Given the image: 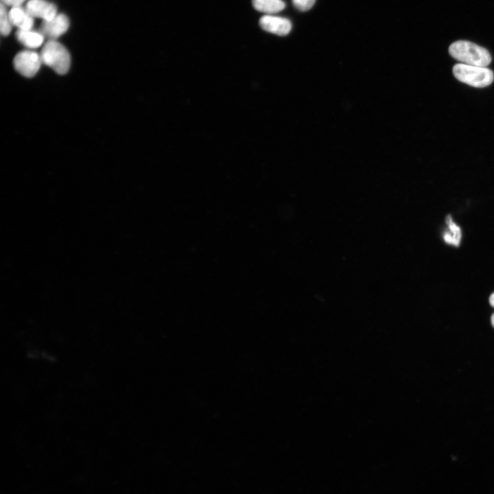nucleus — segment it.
<instances>
[{
	"label": "nucleus",
	"instance_id": "nucleus-1",
	"mask_svg": "<svg viewBox=\"0 0 494 494\" xmlns=\"http://www.w3.org/2000/svg\"><path fill=\"white\" fill-rule=\"evenodd\" d=\"M449 54L462 64L486 67L491 62L489 52L467 40H457L449 47Z\"/></svg>",
	"mask_w": 494,
	"mask_h": 494
},
{
	"label": "nucleus",
	"instance_id": "nucleus-2",
	"mask_svg": "<svg viewBox=\"0 0 494 494\" xmlns=\"http://www.w3.org/2000/svg\"><path fill=\"white\" fill-rule=\"evenodd\" d=\"M40 56L42 63L58 74H65L69 69L70 54L66 47L56 40H49L44 45Z\"/></svg>",
	"mask_w": 494,
	"mask_h": 494
},
{
	"label": "nucleus",
	"instance_id": "nucleus-3",
	"mask_svg": "<svg viewBox=\"0 0 494 494\" xmlns=\"http://www.w3.org/2000/svg\"><path fill=\"white\" fill-rule=\"evenodd\" d=\"M452 71L457 80L477 88L490 85L494 79L493 72L485 67L458 63L454 66Z\"/></svg>",
	"mask_w": 494,
	"mask_h": 494
},
{
	"label": "nucleus",
	"instance_id": "nucleus-4",
	"mask_svg": "<svg viewBox=\"0 0 494 494\" xmlns=\"http://www.w3.org/2000/svg\"><path fill=\"white\" fill-rule=\"evenodd\" d=\"M14 67L16 71L25 77L34 76L42 64L40 54L32 50L18 53L14 58Z\"/></svg>",
	"mask_w": 494,
	"mask_h": 494
},
{
	"label": "nucleus",
	"instance_id": "nucleus-5",
	"mask_svg": "<svg viewBox=\"0 0 494 494\" xmlns=\"http://www.w3.org/2000/svg\"><path fill=\"white\" fill-rule=\"evenodd\" d=\"M69 27V18L64 14H57L51 20L42 23L40 32L49 40H56L64 34Z\"/></svg>",
	"mask_w": 494,
	"mask_h": 494
},
{
	"label": "nucleus",
	"instance_id": "nucleus-6",
	"mask_svg": "<svg viewBox=\"0 0 494 494\" xmlns=\"http://www.w3.org/2000/svg\"><path fill=\"white\" fill-rule=\"evenodd\" d=\"M25 8L32 16L43 21L51 20L58 14L56 5L47 0H29Z\"/></svg>",
	"mask_w": 494,
	"mask_h": 494
},
{
	"label": "nucleus",
	"instance_id": "nucleus-7",
	"mask_svg": "<svg viewBox=\"0 0 494 494\" xmlns=\"http://www.w3.org/2000/svg\"><path fill=\"white\" fill-rule=\"evenodd\" d=\"M259 25L266 32L285 36L291 30L292 24L290 20L286 18L266 14L259 19Z\"/></svg>",
	"mask_w": 494,
	"mask_h": 494
},
{
	"label": "nucleus",
	"instance_id": "nucleus-8",
	"mask_svg": "<svg viewBox=\"0 0 494 494\" xmlns=\"http://www.w3.org/2000/svg\"><path fill=\"white\" fill-rule=\"evenodd\" d=\"M9 12V16L12 25L18 27L19 30H27L33 27L34 20L25 8L21 6L12 7Z\"/></svg>",
	"mask_w": 494,
	"mask_h": 494
},
{
	"label": "nucleus",
	"instance_id": "nucleus-9",
	"mask_svg": "<svg viewBox=\"0 0 494 494\" xmlns=\"http://www.w3.org/2000/svg\"><path fill=\"white\" fill-rule=\"evenodd\" d=\"M16 36L19 43L29 49L39 47L44 41V35L40 32L32 29L27 30H18Z\"/></svg>",
	"mask_w": 494,
	"mask_h": 494
},
{
	"label": "nucleus",
	"instance_id": "nucleus-10",
	"mask_svg": "<svg viewBox=\"0 0 494 494\" xmlns=\"http://www.w3.org/2000/svg\"><path fill=\"white\" fill-rule=\"evenodd\" d=\"M252 3L255 10L268 14L281 11L285 6L281 0H252Z\"/></svg>",
	"mask_w": 494,
	"mask_h": 494
},
{
	"label": "nucleus",
	"instance_id": "nucleus-11",
	"mask_svg": "<svg viewBox=\"0 0 494 494\" xmlns=\"http://www.w3.org/2000/svg\"><path fill=\"white\" fill-rule=\"evenodd\" d=\"M446 223L448 226L449 231L445 232L443 235L445 242L456 246H459L461 239L460 228L454 222L450 215L446 217Z\"/></svg>",
	"mask_w": 494,
	"mask_h": 494
},
{
	"label": "nucleus",
	"instance_id": "nucleus-12",
	"mask_svg": "<svg viewBox=\"0 0 494 494\" xmlns=\"http://www.w3.org/2000/svg\"><path fill=\"white\" fill-rule=\"evenodd\" d=\"M12 23L9 16V12L3 3H1L0 8V31L3 36H7L12 30Z\"/></svg>",
	"mask_w": 494,
	"mask_h": 494
},
{
	"label": "nucleus",
	"instance_id": "nucleus-13",
	"mask_svg": "<svg viewBox=\"0 0 494 494\" xmlns=\"http://www.w3.org/2000/svg\"><path fill=\"white\" fill-rule=\"evenodd\" d=\"M316 0H292L294 6L301 11L309 10L314 4Z\"/></svg>",
	"mask_w": 494,
	"mask_h": 494
},
{
	"label": "nucleus",
	"instance_id": "nucleus-14",
	"mask_svg": "<svg viewBox=\"0 0 494 494\" xmlns=\"http://www.w3.org/2000/svg\"><path fill=\"white\" fill-rule=\"evenodd\" d=\"M26 0H1V3L5 5L11 7L21 6Z\"/></svg>",
	"mask_w": 494,
	"mask_h": 494
},
{
	"label": "nucleus",
	"instance_id": "nucleus-15",
	"mask_svg": "<svg viewBox=\"0 0 494 494\" xmlns=\"http://www.w3.org/2000/svg\"><path fill=\"white\" fill-rule=\"evenodd\" d=\"M489 303L492 307H494V292L491 294L489 297Z\"/></svg>",
	"mask_w": 494,
	"mask_h": 494
},
{
	"label": "nucleus",
	"instance_id": "nucleus-16",
	"mask_svg": "<svg viewBox=\"0 0 494 494\" xmlns=\"http://www.w3.org/2000/svg\"><path fill=\"white\" fill-rule=\"evenodd\" d=\"M491 322L492 326L494 327V314H493L491 316Z\"/></svg>",
	"mask_w": 494,
	"mask_h": 494
}]
</instances>
